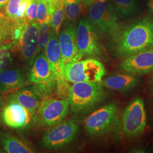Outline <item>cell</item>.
Here are the masks:
<instances>
[{"mask_svg": "<svg viewBox=\"0 0 153 153\" xmlns=\"http://www.w3.org/2000/svg\"><path fill=\"white\" fill-rule=\"evenodd\" d=\"M112 50L118 57H126L153 48V19L145 18L112 36Z\"/></svg>", "mask_w": 153, "mask_h": 153, "instance_id": "obj_1", "label": "cell"}, {"mask_svg": "<svg viewBox=\"0 0 153 153\" xmlns=\"http://www.w3.org/2000/svg\"><path fill=\"white\" fill-rule=\"evenodd\" d=\"M104 97L100 82H77L69 86L68 98L69 109L74 113H83L92 109Z\"/></svg>", "mask_w": 153, "mask_h": 153, "instance_id": "obj_2", "label": "cell"}, {"mask_svg": "<svg viewBox=\"0 0 153 153\" xmlns=\"http://www.w3.org/2000/svg\"><path fill=\"white\" fill-rule=\"evenodd\" d=\"M118 112V107L115 104L105 105L94 112L85 121L88 134L98 137L119 131L121 123Z\"/></svg>", "mask_w": 153, "mask_h": 153, "instance_id": "obj_3", "label": "cell"}, {"mask_svg": "<svg viewBox=\"0 0 153 153\" xmlns=\"http://www.w3.org/2000/svg\"><path fill=\"white\" fill-rule=\"evenodd\" d=\"M106 73L103 64L92 58L69 63L64 66L63 78L67 82H100Z\"/></svg>", "mask_w": 153, "mask_h": 153, "instance_id": "obj_4", "label": "cell"}, {"mask_svg": "<svg viewBox=\"0 0 153 153\" xmlns=\"http://www.w3.org/2000/svg\"><path fill=\"white\" fill-rule=\"evenodd\" d=\"M88 21L99 32L114 35L120 30L118 16L108 0H95L91 5Z\"/></svg>", "mask_w": 153, "mask_h": 153, "instance_id": "obj_5", "label": "cell"}, {"mask_svg": "<svg viewBox=\"0 0 153 153\" xmlns=\"http://www.w3.org/2000/svg\"><path fill=\"white\" fill-rule=\"evenodd\" d=\"M76 43L83 57L97 59L103 56L99 31L88 19L83 18L78 23L76 27Z\"/></svg>", "mask_w": 153, "mask_h": 153, "instance_id": "obj_6", "label": "cell"}, {"mask_svg": "<svg viewBox=\"0 0 153 153\" xmlns=\"http://www.w3.org/2000/svg\"><path fill=\"white\" fill-rule=\"evenodd\" d=\"M69 111V99H57L46 97L42 99L33 119L42 126H56L62 121Z\"/></svg>", "mask_w": 153, "mask_h": 153, "instance_id": "obj_7", "label": "cell"}, {"mask_svg": "<svg viewBox=\"0 0 153 153\" xmlns=\"http://www.w3.org/2000/svg\"><path fill=\"white\" fill-rule=\"evenodd\" d=\"M146 114L144 103L140 98L134 99L126 107L121 119V128L127 137L140 136L146 126Z\"/></svg>", "mask_w": 153, "mask_h": 153, "instance_id": "obj_8", "label": "cell"}, {"mask_svg": "<svg viewBox=\"0 0 153 153\" xmlns=\"http://www.w3.org/2000/svg\"><path fill=\"white\" fill-rule=\"evenodd\" d=\"M78 130L79 126L74 121L60 122L44 134L42 140L43 146L50 150L60 149L74 140Z\"/></svg>", "mask_w": 153, "mask_h": 153, "instance_id": "obj_9", "label": "cell"}, {"mask_svg": "<svg viewBox=\"0 0 153 153\" xmlns=\"http://www.w3.org/2000/svg\"><path fill=\"white\" fill-rule=\"evenodd\" d=\"M64 66L83 58L76 43V27L71 24H67L58 37Z\"/></svg>", "mask_w": 153, "mask_h": 153, "instance_id": "obj_10", "label": "cell"}, {"mask_svg": "<svg viewBox=\"0 0 153 153\" xmlns=\"http://www.w3.org/2000/svg\"><path fill=\"white\" fill-rule=\"evenodd\" d=\"M39 25L36 22L28 24L14 43L21 57L25 60H33L36 56Z\"/></svg>", "mask_w": 153, "mask_h": 153, "instance_id": "obj_11", "label": "cell"}, {"mask_svg": "<svg viewBox=\"0 0 153 153\" xmlns=\"http://www.w3.org/2000/svg\"><path fill=\"white\" fill-rule=\"evenodd\" d=\"M28 78L36 85L57 86V76L43 52L35 57Z\"/></svg>", "mask_w": 153, "mask_h": 153, "instance_id": "obj_12", "label": "cell"}, {"mask_svg": "<svg viewBox=\"0 0 153 153\" xmlns=\"http://www.w3.org/2000/svg\"><path fill=\"white\" fill-rule=\"evenodd\" d=\"M33 114L16 101L9 99L2 110V119L6 126L13 129H23L31 122Z\"/></svg>", "mask_w": 153, "mask_h": 153, "instance_id": "obj_13", "label": "cell"}, {"mask_svg": "<svg viewBox=\"0 0 153 153\" xmlns=\"http://www.w3.org/2000/svg\"><path fill=\"white\" fill-rule=\"evenodd\" d=\"M120 69L129 73L143 74L153 71V48L126 57Z\"/></svg>", "mask_w": 153, "mask_h": 153, "instance_id": "obj_14", "label": "cell"}, {"mask_svg": "<svg viewBox=\"0 0 153 153\" xmlns=\"http://www.w3.org/2000/svg\"><path fill=\"white\" fill-rule=\"evenodd\" d=\"M44 54L57 76V79H64L63 78L64 64L58 35L51 28H50L49 41L44 50Z\"/></svg>", "mask_w": 153, "mask_h": 153, "instance_id": "obj_15", "label": "cell"}, {"mask_svg": "<svg viewBox=\"0 0 153 153\" xmlns=\"http://www.w3.org/2000/svg\"><path fill=\"white\" fill-rule=\"evenodd\" d=\"M43 96L36 86L21 89L12 94L9 98L21 104L32 114H35L40 104Z\"/></svg>", "mask_w": 153, "mask_h": 153, "instance_id": "obj_16", "label": "cell"}, {"mask_svg": "<svg viewBox=\"0 0 153 153\" xmlns=\"http://www.w3.org/2000/svg\"><path fill=\"white\" fill-rule=\"evenodd\" d=\"M25 82V77L19 69H6L0 72V92L6 93L21 88Z\"/></svg>", "mask_w": 153, "mask_h": 153, "instance_id": "obj_17", "label": "cell"}, {"mask_svg": "<svg viewBox=\"0 0 153 153\" xmlns=\"http://www.w3.org/2000/svg\"><path fill=\"white\" fill-rule=\"evenodd\" d=\"M0 144L9 153H32L34 150L27 142L5 132H0Z\"/></svg>", "mask_w": 153, "mask_h": 153, "instance_id": "obj_18", "label": "cell"}, {"mask_svg": "<svg viewBox=\"0 0 153 153\" xmlns=\"http://www.w3.org/2000/svg\"><path fill=\"white\" fill-rule=\"evenodd\" d=\"M137 78L131 74H117L108 76L102 82L103 86L118 91H126L137 85Z\"/></svg>", "mask_w": 153, "mask_h": 153, "instance_id": "obj_19", "label": "cell"}, {"mask_svg": "<svg viewBox=\"0 0 153 153\" xmlns=\"http://www.w3.org/2000/svg\"><path fill=\"white\" fill-rule=\"evenodd\" d=\"M31 2L23 0H9L2 12L6 18L14 23L27 21L25 17V11Z\"/></svg>", "mask_w": 153, "mask_h": 153, "instance_id": "obj_20", "label": "cell"}, {"mask_svg": "<svg viewBox=\"0 0 153 153\" xmlns=\"http://www.w3.org/2000/svg\"><path fill=\"white\" fill-rule=\"evenodd\" d=\"M117 16L123 19L134 16L138 11L136 0H112Z\"/></svg>", "mask_w": 153, "mask_h": 153, "instance_id": "obj_21", "label": "cell"}, {"mask_svg": "<svg viewBox=\"0 0 153 153\" xmlns=\"http://www.w3.org/2000/svg\"><path fill=\"white\" fill-rule=\"evenodd\" d=\"M16 26V24L6 18L2 12L0 17V47L8 44V42H14Z\"/></svg>", "mask_w": 153, "mask_h": 153, "instance_id": "obj_22", "label": "cell"}, {"mask_svg": "<svg viewBox=\"0 0 153 153\" xmlns=\"http://www.w3.org/2000/svg\"><path fill=\"white\" fill-rule=\"evenodd\" d=\"M37 1V13H36V22L39 25L46 23L50 24V21L53 14L49 2L43 1Z\"/></svg>", "mask_w": 153, "mask_h": 153, "instance_id": "obj_23", "label": "cell"}, {"mask_svg": "<svg viewBox=\"0 0 153 153\" xmlns=\"http://www.w3.org/2000/svg\"><path fill=\"white\" fill-rule=\"evenodd\" d=\"M81 0H63L65 16L69 21L76 19L81 13L82 5Z\"/></svg>", "mask_w": 153, "mask_h": 153, "instance_id": "obj_24", "label": "cell"}, {"mask_svg": "<svg viewBox=\"0 0 153 153\" xmlns=\"http://www.w3.org/2000/svg\"><path fill=\"white\" fill-rule=\"evenodd\" d=\"M64 9L63 0L57 6L50 21L51 28L57 35L59 34L61 26L64 19Z\"/></svg>", "mask_w": 153, "mask_h": 153, "instance_id": "obj_25", "label": "cell"}, {"mask_svg": "<svg viewBox=\"0 0 153 153\" xmlns=\"http://www.w3.org/2000/svg\"><path fill=\"white\" fill-rule=\"evenodd\" d=\"M50 25L44 23L39 25V28L38 43L36 55L45 50L49 41L50 36Z\"/></svg>", "mask_w": 153, "mask_h": 153, "instance_id": "obj_26", "label": "cell"}, {"mask_svg": "<svg viewBox=\"0 0 153 153\" xmlns=\"http://www.w3.org/2000/svg\"><path fill=\"white\" fill-rule=\"evenodd\" d=\"M11 46V44H5L0 47V72L7 69L12 64Z\"/></svg>", "mask_w": 153, "mask_h": 153, "instance_id": "obj_27", "label": "cell"}, {"mask_svg": "<svg viewBox=\"0 0 153 153\" xmlns=\"http://www.w3.org/2000/svg\"><path fill=\"white\" fill-rule=\"evenodd\" d=\"M37 1L33 0L25 11V17L29 24L36 22V13H37Z\"/></svg>", "mask_w": 153, "mask_h": 153, "instance_id": "obj_28", "label": "cell"}, {"mask_svg": "<svg viewBox=\"0 0 153 153\" xmlns=\"http://www.w3.org/2000/svg\"><path fill=\"white\" fill-rule=\"evenodd\" d=\"M95 0H81L82 4L85 6L91 5Z\"/></svg>", "mask_w": 153, "mask_h": 153, "instance_id": "obj_29", "label": "cell"}, {"mask_svg": "<svg viewBox=\"0 0 153 153\" xmlns=\"http://www.w3.org/2000/svg\"><path fill=\"white\" fill-rule=\"evenodd\" d=\"M9 0H0V10L3 9Z\"/></svg>", "mask_w": 153, "mask_h": 153, "instance_id": "obj_30", "label": "cell"}, {"mask_svg": "<svg viewBox=\"0 0 153 153\" xmlns=\"http://www.w3.org/2000/svg\"><path fill=\"white\" fill-rule=\"evenodd\" d=\"M148 10L153 14V0H150L148 2Z\"/></svg>", "mask_w": 153, "mask_h": 153, "instance_id": "obj_31", "label": "cell"}, {"mask_svg": "<svg viewBox=\"0 0 153 153\" xmlns=\"http://www.w3.org/2000/svg\"><path fill=\"white\" fill-rule=\"evenodd\" d=\"M40 1H43L48 2H53V0H40Z\"/></svg>", "mask_w": 153, "mask_h": 153, "instance_id": "obj_32", "label": "cell"}, {"mask_svg": "<svg viewBox=\"0 0 153 153\" xmlns=\"http://www.w3.org/2000/svg\"><path fill=\"white\" fill-rule=\"evenodd\" d=\"M23 1H30V2H31V1H32L33 0H23Z\"/></svg>", "mask_w": 153, "mask_h": 153, "instance_id": "obj_33", "label": "cell"}, {"mask_svg": "<svg viewBox=\"0 0 153 153\" xmlns=\"http://www.w3.org/2000/svg\"><path fill=\"white\" fill-rule=\"evenodd\" d=\"M2 16V11H0V17Z\"/></svg>", "mask_w": 153, "mask_h": 153, "instance_id": "obj_34", "label": "cell"}, {"mask_svg": "<svg viewBox=\"0 0 153 153\" xmlns=\"http://www.w3.org/2000/svg\"><path fill=\"white\" fill-rule=\"evenodd\" d=\"M0 109H1V105H0Z\"/></svg>", "mask_w": 153, "mask_h": 153, "instance_id": "obj_35", "label": "cell"}]
</instances>
